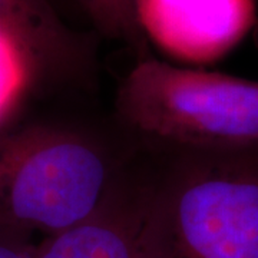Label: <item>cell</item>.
<instances>
[{"label":"cell","mask_w":258,"mask_h":258,"mask_svg":"<svg viewBox=\"0 0 258 258\" xmlns=\"http://www.w3.org/2000/svg\"><path fill=\"white\" fill-rule=\"evenodd\" d=\"M139 28L179 62H215L240 43L257 19L255 0H135Z\"/></svg>","instance_id":"obj_4"},{"label":"cell","mask_w":258,"mask_h":258,"mask_svg":"<svg viewBox=\"0 0 258 258\" xmlns=\"http://www.w3.org/2000/svg\"><path fill=\"white\" fill-rule=\"evenodd\" d=\"M49 69L26 40L0 26V126L16 113Z\"/></svg>","instance_id":"obj_7"},{"label":"cell","mask_w":258,"mask_h":258,"mask_svg":"<svg viewBox=\"0 0 258 258\" xmlns=\"http://www.w3.org/2000/svg\"><path fill=\"white\" fill-rule=\"evenodd\" d=\"M0 258H35V245L28 235L0 228Z\"/></svg>","instance_id":"obj_9"},{"label":"cell","mask_w":258,"mask_h":258,"mask_svg":"<svg viewBox=\"0 0 258 258\" xmlns=\"http://www.w3.org/2000/svg\"><path fill=\"white\" fill-rule=\"evenodd\" d=\"M118 108L132 128L181 149L258 148L255 81L144 55L120 85Z\"/></svg>","instance_id":"obj_2"},{"label":"cell","mask_w":258,"mask_h":258,"mask_svg":"<svg viewBox=\"0 0 258 258\" xmlns=\"http://www.w3.org/2000/svg\"><path fill=\"white\" fill-rule=\"evenodd\" d=\"M105 36L118 39L145 52V36L139 28L135 0H76Z\"/></svg>","instance_id":"obj_8"},{"label":"cell","mask_w":258,"mask_h":258,"mask_svg":"<svg viewBox=\"0 0 258 258\" xmlns=\"http://www.w3.org/2000/svg\"><path fill=\"white\" fill-rule=\"evenodd\" d=\"M141 214L147 258H258V148L181 149Z\"/></svg>","instance_id":"obj_1"},{"label":"cell","mask_w":258,"mask_h":258,"mask_svg":"<svg viewBox=\"0 0 258 258\" xmlns=\"http://www.w3.org/2000/svg\"><path fill=\"white\" fill-rule=\"evenodd\" d=\"M111 166L98 147L52 128L0 134V228L53 235L103 210Z\"/></svg>","instance_id":"obj_3"},{"label":"cell","mask_w":258,"mask_h":258,"mask_svg":"<svg viewBox=\"0 0 258 258\" xmlns=\"http://www.w3.org/2000/svg\"><path fill=\"white\" fill-rule=\"evenodd\" d=\"M35 258H147L141 205L108 204L89 220L47 235L35 245Z\"/></svg>","instance_id":"obj_5"},{"label":"cell","mask_w":258,"mask_h":258,"mask_svg":"<svg viewBox=\"0 0 258 258\" xmlns=\"http://www.w3.org/2000/svg\"><path fill=\"white\" fill-rule=\"evenodd\" d=\"M0 26L26 40L50 68H69L82 57L79 36L47 0H0Z\"/></svg>","instance_id":"obj_6"}]
</instances>
